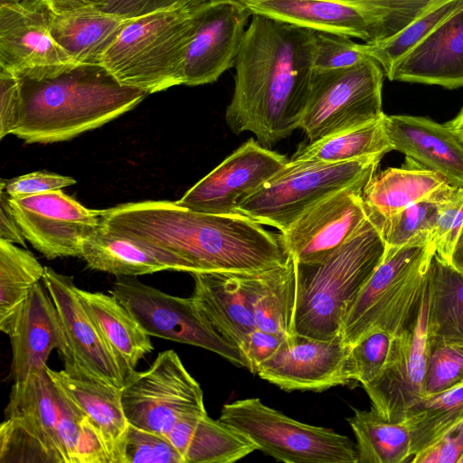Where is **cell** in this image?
<instances>
[{
	"mask_svg": "<svg viewBox=\"0 0 463 463\" xmlns=\"http://www.w3.org/2000/svg\"><path fill=\"white\" fill-rule=\"evenodd\" d=\"M194 1L195 0H109L104 12L134 19Z\"/></svg>",
	"mask_w": 463,
	"mask_h": 463,
	"instance_id": "cell-51",
	"label": "cell"
},
{
	"mask_svg": "<svg viewBox=\"0 0 463 463\" xmlns=\"http://www.w3.org/2000/svg\"><path fill=\"white\" fill-rule=\"evenodd\" d=\"M46 367L12 385L0 427L1 463H66L56 388Z\"/></svg>",
	"mask_w": 463,
	"mask_h": 463,
	"instance_id": "cell-10",
	"label": "cell"
},
{
	"mask_svg": "<svg viewBox=\"0 0 463 463\" xmlns=\"http://www.w3.org/2000/svg\"><path fill=\"white\" fill-rule=\"evenodd\" d=\"M122 404L131 425L165 436L184 417L206 411L200 384L174 350L159 353L127 381Z\"/></svg>",
	"mask_w": 463,
	"mask_h": 463,
	"instance_id": "cell-12",
	"label": "cell"
},
{
	"mask_svg": "<svg viewBox=\"0 0 463 463\" xmlns=\"http://www.w3.org/2000/svg\"><path fill=\"white\" fill-rule=\"evenodd\" d=\"M20 89L18 78L13 72L0 71V138L13 134L19 118Z\"/></svg>",
	"mask_w": 463,
	"mask_h": 463,
	"instance_id": "cell-48",
	"label": "cell"
},
{
	"mask_svg": "<svg viewBox=\"0 0 463 463\" xmlns=\"http://www.w3.org/2000/svg\"><path fill=\"white\" fill-rule=\"evenodd\" d=\"M192 297L215 330L241 352L256 328L238 272L197 271Z\"/></svg>",
	"mask_w": 463,
	"mask_h": 463,
	"instance_id": "cell-26",
	"label": "cell"
},
{
	"mask_svg": "<svg viewBox=\"0 0 463 463\" xmlns=\"http://www.w3.org/2000/svg\"><path fill=\"white\" fill-rule=\"evenodd\" d=\"M428 306L429 274L416 321L394 336L389 363L383 373L363 385L371 408L392 422H402L409 408L425 397Z\"/></svg>",
	"mask_w": 463,
	"mask_h": 463,
	"instance_id": "cell-14",
	"label": "cell"
},
{
	"mask_svg": "<svg viewBox=\"0 0 463 463\" xmlns=\"http://www.w3.org/2000/svg\"><path fill=\"white\" fill-rule=\"evenodd\" d=\"M382 119L301 146L290 160L336 164L366 156H383L393 149Z\"/></svg>",
	"mask_w": 463,
	"mask_h": 463,
	"instance_id": "cell-35",
	"label": "cell"
},
{
	"mask_svg": "<svg viewBox=\"0 0 463 463\" xmlns=\"http://www.w3.org/2000/svg\"><path fill=\"white\" fill-rule=\"evenodd\" d=\"M353 411L346 420L355 437L358 463L410 462L411 435L403 421L387 420L372 408Z\"/></svg>",
	"mask_w": 463,
	"mask_h": 463,
	"instance_id": "cell-33",
	"label": "cell"
},
{
	"mask_svg": "<svg viewBox=\"0 0 463 463\" xmlns=\"http://www.w3.org/2000/svg\"><path fill=\"white\" fill-rule=\"evenodd\" d=\"M250 15L244 6L233 1H195L183 85L213 83L234 66Z\"/></svg>",
	"mask_w": 463,
	"mask_h": 463,
	"instance_id": "cell-15",
	"label": "cell"
},
{
	"mask_svg": "<svg viewBox=\"0 0 463 463\" xmlns=\"http://www.w3.org/2000/svg\"><path fill=\"white\" fill-rule=\"evenodd\" d=\"M43 282L57 308L68 343L64 369L122 389L126 381L117 359L85 310L73 279L44 267Z\"/></svg>",
	"mask_w": 463,
	"mask_h": 463,
	"instance_id": "cell-16",
	"label": "cell"
},
{
	"mask_svg": "<svg viewBox=\"0 0 463 463\" xmlns=\"http://www.w3.org/2000/svg\"><path fill=\"white\" fill-rule=\"evenodd\" d=\"M286 339L288 337L255 328L248 335L241 351L246 368L257 373L261 364L276 354Z\"/></svg>",
	"mask_w": 463,
	"mask_h": 463,
	"instance_id": "cell-50",
	"label": "cell"
},
{
	"mask_svg": "<svg viewBox=\"0 0 463 463\" xmlns=\"http://www.w3.org/2000/svg\"><path fill=\"white\" fill-rule=\"evenodd\" d=\"M409 165L373 174L364 186L361 195L371 218L387 219L413 203L434 197L449 185L434 171L419 164L416 167Z\"/></svg>",
	"mask_w": 463,
	"mask_h": 463,
	"instance_id": "cell-31",
	"label": "cell"
},
{
	"mask_svg": "<svg viewBox=\"0 0 463 463\" xmlns=\"http://www.w3.org/2000/svg\"><path fill=\"white\" fill-rule=\"evenodd\" d=\"M403 422L410 431L412 458L463 422V383L424 397L409 408Z\"/></svg>",
	"mask_w": 463,
	"mask_h": 463,
	"instance_id": "cell-36",
	"label": "cell"
},
{
	"mask_svg": "<svg viewBox=\"0 0 463 463\" xmlns=\"http://www.w3.org/2000/svg\"><path fill=\"white\" fill-rule=\"evenodd\" d=\"M0 239L25 248V238L19 227L9 203L4 184H0Z\"/></svg>",
	"mask_w": 463,
	"mask_h": 463,
	"instance_id": "cell-52",
	"label": "cell"
},
{
	"mask_svg": "<svg viewBox=\"0 0 463 463\" xmlns=\"http://www.w3.org/2000/svg\"><path fill=\"white\" fill-rule=\"evenodd\" d=\"M54 12L46 0L0 5V67L14 74L74 63L51 33Z\"/></svg>",
	"mask_w": 463,
	"mask_h": 463,
	"instance_id": "cell-20",
	"label": "cell"
},
{
	"mask_svg": "<svg viewBox=\"0 0 463 463\" xmlns=\"http://www.w3.org/2000/svg\"><path fill=\"white\" fill-rule=\"evenodd\" d=\"M256 328L292 337L295 300L294 260L255 272H238Z\"/></svg>",
	"mask_w": 463,
	"mask_h": 463,
	"instance_id": "cell-30",
	"label": "cell"
},
{
	"mask_svg": "<svg viewBox=\"0 0 463 463\" xmlns=\"http://www.w3.org/2000/svg\"><path fill=\"white\" fill-rule=\"evenodd\" d=\"M195 1L133 19L101 64L121 84L148 94L182 85Z\"/></svg>",
	"mask_w": 463,
	"mask_h": 463,
	"instance_id": "cell-5",
	"label": "cell"
},
{
	"mask_svg": "<svg viewBox=\"0 0 463 463\" xmlns=\"http://www.w3.org/2000/svg\"><path fill=\"white\" fill-rule=\"evenodd\" d=\"M237 3V2H236ZM258 14L317 32L342 34L365 43L377 40L371 19L359 8L333 0H243Z\"/></svg>",
	"mask_w": 463,
	"mask_h": 463,
	"instance_id": "cell-25",
	"label": "cell"
},
{
	"mask_svg": "<svg viewBox=\"0 0 463 463\" xmlns=\"http://www.w3.org/2000/svg\"><path fill=\"white\" fill-rule=\"evenodd\" d=\"M448 187L434 197L413 203L387 219L375 220L368 215L378 226L386 249H400L432 242L438 201Z\"/></svg>",
	"mask_w": 463,
	"mask_h": 463,
	"instance_id": "cell-40",
	"label": "cell"
},
{
	"mask_svg": "<svg viewBox=\"0 0 463 463\" xmlns=\"http://www.w3.org/2000/svg\"><path fill=\"white\" fill-rule=\"evenodd\" d=\"M15 75L20 110L13 135L27 143L71 139L131 110L148 95L121 84L102 64L68 63Z\"/></svg>",
	"mask_w": 463,
	"mask_h": 463,
	"instance_id": "cell-3",
	"label": "cell"
},
{
	"mask_svg": "<svg viewBox=\"0 0 463 463\" xmlns=\"http://www.w3.org/2000/svg\"><path fill=\"white\" fill-rule=\"evenodd\" d=\"M386 244L368 216L330 256L295 267L294 335L329 340L341 336L346 311L384 258Z\"/></svg>",
	"mask_w": 463,
	"mask_h": 463,
	"instance_id": "cell-4",
	"label": "cell"
},
{
	"mask_svg": "<svg viewBox=\"0 0 463 463\" xmlns=\"http://www.w3.org/2000/svg\"><path fill=\"white\" fill-rule=\"evenodd\" d=\"M125 463H184V459L167 436L130 424Z\"/></svg>",
	"mask_w": 463,
	"mask_h": 463,
	"instance_id": "cell-45",
	"label": "cell"
},
{
	"mask_svg": "<svg viewBox=\"0 0 463 463\" xmlns=\"http://www.w3.org/2000/svg\"><path fill=\"white\" fill-rule=\"evenodd\" d=\"M3 332L10 338V378L14 382L25 380L31 373L46 367L54 349L62 358L68 353V343L57 308L47 288L40 282L33 288Z\"/></svg>",
	"mask_w": 463,
	"mask_h": 463,
	"instance_id": "cell-21",
	"label": "cell"
},
{
	"mask_svg": "<svg viewBox=\"0 0 463 463\" xmlns=\"http://www.w3.org/2000/svg\"><path fill=\"white\" fill-rule=\"evenodd\" d=\"M241 2L243 0H230ZM354 5L373 22L377 40L392 36L442 0H333ZM374 41V42H376Z\"/></svg>",
	"mask_w": 463,
	"mask_h": 463,
	"instance_id": "cell-41",
	"label": "cell"
},
{
	"mask_svg": "<svg viewBox=\"0 0 463 463\" xmlns=\"http://www.w3.org/2000/svg\"><path fill=\"white\" fill-rule=\"evenodd\" d=\"M78 294L116 357L127 383L136 373L138 362L154 350L150 335L111 294L79 288Z\"/></svg>",
	"mask_w": 463,
	"mask_h": 463,
	"instance_id": "cell-29",
	"label": "cell"
},
{
	"mask_svg": "<svg viewBox=\"0 0 463 463\" xmlns=\"http://www.w3.org/2000/svg\"><path fill=\"white\" fill-rule=\"evenodd\" d=\"M458 463H463V455H462V457L460 458V459H459V462H458Z\"/></svg>",
	"mask_w": 463,
	"mask_h": 463,
	"instance_id": "cell-56",
	"label": "cell"
},
{
	"mask_svg": "<svg viewBox=\"0 0 463 463\" xmlns=\"http://www.w3.org/2000/svg\"><path fill=\"white\" fill-rule=\"evenodd\" d=\"M463 226V187L449 186L438 201V213L432 242L436 254L449 264Z\"/></svg>",
	"mask_w": 463,
	"mask_h": 463,
	"instance_id": "cell-44",
	"label": "cell"
},
{
	"mask_svg": "<svg viewBox=\"0 0 463 463\" xmlns=\"http://www.w3.org/2000/svg\"><path fill=\"white\" fill-rule=\"evenodd\" d=\"M463 383V344L429 340L425 397Z\"/></svg>",
	"mask_w": 463,
	"mask_h": 463,
	"instance_id": "cell-43",
	"label": "cell"
},
{
	"mask_svg": "<svg viewBox=\"0 0 463 463\" xmlns=\"http://www.w3.org/2000/svg\"><path fill=\"white\" fill-rule=\"evenodd\" d=\"M383 73L369 56L351 67L313 71L300 124L309 143L382 118Z\"/></svg>",
	"mask_w": 463,
	"mask_h": 463,
	"instance_id": "cell-9",
	"label": "cell"
},
{
	"mask_svg": "<svg viewBox=\"0 0 463 463\" xmlns=\"http://www.w3.org/2000/svg\"><path fill=\"white\" fill-rule=\"evenodd\" d=\"M54 384L99 430L111 463H125V444L130 423L122 404V389L96 379L46 367Z\"/></svg>",
	"mask_w": 463,
	"mask_h": 463,
	"instance_id": "cell-24",
	"label": "cell"
},
{
	"mask_svg": "<svg viewBox=\"0 0 463 463\" xmlns=\"http://www.w3.org/2000/svg\"><path fill=\"white\" fill-rule=\"evenodd\" d=\"M101 227L155 254L170 270L255 272L286 264L280 234L241 213H207L176 201L103 210Z\"/></svg>",
	"mask_w": 463,
	"mask_h": 463,
	"instance_id": "cell-1",
	"label": "cell"
},
{
	"mask_svg": "<svg viewBox=\"0 0 463 463\" xmlns=\"http://www.w3.org/2000/svg\"><path fill=\"white\" fill-rule=\"evenodd\" d=\"M386 76L390 80L463 87V6L394 64Z\"/></svg>",
	"mask_w": 463,
	"mask_h": 463,
	"instance_id": "cell-23",
	"label": "cell"
},
{
	"mask_svg": "<svg viewBox=\"0 0 463 463\" xmlns=\"http://www.w3.org/2000/svg\"><path fill=\"white\" fill-rule=\"evenodd\" d=\"M463 140V109L451 121L447 123Z\"/></svg>",
	"mask_w": 463,
	"mask_h": 463,
	"instance_id": "cell-55",
	"label": "cell"
},
{
	"mask_svg": "<svg viewBox=\"0 0 463 463\" xmlns=\"http://www.w3.org/2000/svg\"><path fill=\"white\" fill-rule=\"evenodd\" d=\"M429 340L463 344V273L436 253L429 269Z\"/></svg>",
	"mask_w": 463,
	"mask_h": 463,
	"instance_id": "cell-32",
	"label": "cell"
},
{
	"mask_svg": "<svg viewBox=\"0 0 463 463\" xmlns=\"http://www.w3.org/2000/svg\"><path fill=\"white\" fill-rule=\"evenodd\" d=\"M1 182L12 199L58 191L76 184V180L71 176L47 171H36L11 180L1 179Z\"/></svg>",
	"mask_w": 463,
	"mask_h": 463,
	"instance_id": "cell-47",
	"label": "cell"
},
{
	"mask_svg": "<svg viewBox=\"0 0 463 463\" xmlns=\"http://www.w3.org/2000/svg\"><path fill=\"white\" fill-rule=\"evenodd\" d=\"M220 420L249 437L258 449L286 463H358L355 444L329 428L292 419L259 398L223 405Z\"/></svg>",
	"mask_w": 463,
	"mask_h": 463,
	"instance_id": "cell-8",
	"label": "cell"
},
{
	"mask_svg": "<svg viewBox=\"0 0 463 463\" xmlns=\"http://www.w3.org/2000/svg\"><path fill=\"white\" fill-rule=\"evenodd\" d=\"M366 183L356 184L321 200L280 233L297 262L325 260L345 244L368 219L362 199Z\"/></svg>",
	"mask_w": 463,
	"mask_h": 463,
	"instance_id": "cell-18",
	"label": "cell"
},
{
	"mask_svg": "<svg viewBox=\"0 0 463 463\" xmlns=\"http://www.w3.org/2000/svg\"><path fill=\"white\" fill-rule=\"evenodd\" d=\"M44 267L32 252L0 239V329L16 316L33 288L43 280Z\"/></svg>",
	"mask_w": 463,
	"mask_h": 463,
	"instance_id": "cell-37",
	"label": "cell"
},
{
	"mask_svg": "<svg viewBox=\"0 0 463 463\" xmlns=\"http://www.w3.org/2000/svg\"><path fill=\"white\" fill-rule=\"evenodd\" d=\"M55 388L60 439L66 463H111L99 430L56 385Z\"/></svg>",
	"mask_w": 463,
	"mask_h": 463,
	"instance_id": "cell-39",
	"label": "cell"
},
{
	"mask_svg": "<svg viewBox=\"0 0 463 463\" xmlns=\"http://www.w3.org/2000/svg\"><path fill=\"white\" fill-rule=\"evenodd\" d=\"M449 264L463 273V226L455 243Z\"/></svg>",
	"mask_w": 463,
	"mask_h": 463,
	"instance_id": "cell-54",
	"label": "cell"
},
{
	"mask_svg": "<svg viewBox=\"0 0 463 463\" xmlns=\"http://www.w3.org/2000/svg\"><path fill=\"white\" fill-rule=\"evenodd\" d=\"M358 43L336 33L315 31L313 71H329L354 66L364 61Z\"/></svg>",
	"mask_w": 463,
	"mask_h": 463,
	"instance_id": "cell-46",
	"label": "cell"
},
{
	"mask_svg": "<svg viewBox=\"0 0 463 463\" xmlns=\"http://www.w3.org/2000/svg\"><path fill=\"white\" fill-rule=\"evenodd\" d=\"M394 336L377 330L349 346L347 372L351 381L362 386L376 380L386 368Z\"/></svg>",
	"mask_w": 463,
	"mask_h": 463,
	"instance_id": "cell-42",
	"label": "cell"
},
{
	"mask_svg": "<svg viewBox=\"0 0 463 463\" xmlns=\"http://www.w3.org/2000/svg\"><path fill=\"white\" fill-rule=\"evenodd\" d=\"M184 463H232L258 449L233 426L213 420L206 411L181 419L167 434Z\"/></svg>",
	"mask_w": 463,
	"mask_h": 463,
	"instance_id": "cell-27",
	"label": "cell"
},
{
	"mask_svg": "<svg viewBox=\"0 0 463 463\" xmlns=\"http://www.w3.org/2000/svg\"><path fill=\"white\" fill-rule=\"evenodd\" d=\"M235 60L225 119L269 146L300 128L313 72L315 31L254 14Z\"/></svg>",
	"mask_w": 463,
	"mask_h": 463,
	"instance_id": "cell-2",
	"label": "cell"
},
{
	"mask_svg": "<svg viewBox=\"0 0 463 463\" xmlns=\"http://www.w3.org/2000/svg\"><path fill=\"white\" fill-rule=\"evenodd\" d=\"M25 240L48 260L81 257L86 240L98 232L103 210H91L61 190L9 198Z\"/></svg>",
	"mask_w": 463,
	"mask_h": 463,
	"instance_id": "cell-13",
	"label": "cell"
},
{
	"mask_svg": "<svg viewBox=\"0 0 463 463\" xmlns=\"http://www.w3.org/2000/svg\"><path fill=\"white\" fill-rule=\"evenodd\" d=\"M382 120L393 150L439 174L449 185L463 187V140L447 123L385 114Z\"/></svg>",
	"mask_w": 463,
	"mask_h": 463,
	"instance_id": "cell-22",
	"label": "cell"
},
{
	"mask_svg": "<svg viewBox=\"0 0 463 463\" xmlns=\"http://www.w3.org/2000/svg\"><path fill=\"white\" fill-rule=\"evenodd\" d=\"M383 156L329 164L289 160L236 206V213L284 232L304 212L345 187L367 183Z\"/></svg>",
	"mask_w": 463,
	"mask_h": 463,
	"instance_id": "cell-7",
	"label": "cell"
},
{
	"mask_svg": "<svg viewBox=\"0 0 463 463\" xmlns=\"http://www.w3.org/2000/svg\"><path fill=\"white\" fill-rule=\"evenodd\" d=\"M433 242L386 249L383 260L344 317L341 338L352 346L382 330L396 336L417 319L426 288Z\"/></svg>",
	"mask_w": 463,
	"mask_h": 463,
	"instance_id": "cell-6",
	"label": "cell"
},
{
	"mask_svg": "<svg viewBox=\"0 0 463 463\" xmlns=\"http://www.w3.org/2000/svg\"><path fill=\"white\" fill-rule=\"evenodd\" d=\"M109 293L150 336L201 347L246 367L240 350L215 330L193 297L169 295L127 276L117 277Z\"/></svg>",
	"mask_w": 463,
	"mask_h": 463,
	"instance_id": "cell-11",
	"label": "cell"
},
{
	"mask_svg": "<svg viewBox=\"0 0 463 463\" xmlns=\"http://www.w3.org/2000/svg\"><path fill=\"white\" fill-rule=\"evenodd\" d=\"M289 160L248 139L176 201L207 213H237V204L281 170Z\"/></svg>",
	"mask_w": 463,
	"mask_h": 463,
	"instance_id": "cell-17",
	"label": "cell"
},
{
	"mask_svg": "<svg viewBox=\"0 0 463 463\" xmlns=\"http://www.w3.org/2000/svg\"><path fill=\"white\" fill-rule=\"evenodd\" d=\"M349 346L341 336L329 340L295 335L261 364L257 374L285 391L323 392L351 382Z\"/></svg>",
	"mask_w": 463,
	"mask_h": 463,
	"instance_id": "cell-19",
	"label": "cell"
},
{
	"mask_svg": "<svg viewBox=\"0 0 463 463\" xmlns=\"http://www.w3.org/2000/svg\"><path fill=\"white\" fill-rule=\"evenodd\" d=\"M132 20L84 7L54 14L51 33L74 63L101 64L107 51Z\"/></svg>",
	"mask_w": 463,
	"mask_h": 463,
	"instance_id": "cell-28",
	"label": "cell"
},
{
	"mask_svg": "<svg viewBox=\"0 0 463 463\" xmlns=\"http://www.w3.org/2000/svg\"><path fill=\"white\" fill-rule=\"evenodd\" d=\"M462 6L463 0H442L392 36L358 43V47L363 53L374 59L386 75L394 64Z\"/></svg>",
	"mask_w": 463,
	"mask_h": 463,
	"instance_id": "cell-38",
	"label": "cell"
},
{
	"mask_svg": "<svg viewBox=\"0 0 463 463\" xmlns=\"http://www.w3.org/2000/svg\"><path fill=\"white\" fill-rule=\"evenodd\" d=\"M55 14L84 7H96L104 11L109 0H46Z\"/></svg>",
	"mask_w": 463,
	"mask_h": 463,
	"instance_id": "cell-53",
	"label": "cell"
},
{
	"mask_svg": "<svg viewBox=\"0 0 463 463\" xmlns=\"http://www.w3.org/2000/svg\"><path fill=\"white\" fill-rule=\"evenodd\" d=\"M463 455V422L415 454L411 463H458Z\"/></svg>",
	"mask_w": 463,
	"mask_h": 463,
	"instance_id": "cell-49",
	"label": "cell"
},
{
	"mask_svg": "<svg viewBox=\"0 0 463 463\" xmlns=\"http://www.w3.org/2000/svg\"><path fill=\"white\" fill-rule=\"evenodd\" d=\"M87 266L117 277H137L169 270L148 250L103 229H99L82 246L81 257Z\"/></svg>",
	"mask_w": 463,
	"mask_h": 463,
	"instance_id": "cell-34",
	"label": "cell"
}]
</instances>
